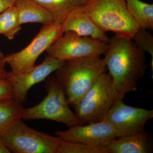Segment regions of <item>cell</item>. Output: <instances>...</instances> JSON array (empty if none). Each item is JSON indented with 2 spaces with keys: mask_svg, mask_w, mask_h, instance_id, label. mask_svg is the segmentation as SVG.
Returning <instances> with one entry per match:
<instances>
[{
  "mask_svg": "<svg viewBox=\"0 0 153 153\" xmlns=\"http://www.w3.org/2000/svg\"><path fill=\"white\" fill-rule=\"evenodd\" d=\"M103 58L114 85L119 93L137 90L138 81L145 75L147 65L145 53L132 40L115 36L110 39Z\"/></svg>",
  "mask_w": 153,
  "mask_h": 153,
  "instance_id": "obj_1",
  "label": "cell"
},
{
  "mask_svg": "<svg viewBox=\"0 0 153 153\" xmlns=\"http://www.w3.org/2000/svg\"><path fill=\"white\" fill-rule=\"evenodd\" d=\"M106 66L100 57L66 60L56 71V77L64 91L68 104H76L94 85Z\"/></svg>",
  "mask_w": 153,
  "mask_h": 153,
  "instance_id": "obj_2",
  "label": "cell"
},
{
  "mask_svg": "<svg viewBox=\"0 0 153 153\" xmlns=\"http://www.w3.org/2000/svg\"><path fill=\"white\" fill-rule=\"evenodd\" d=\"M83 9L105 32L132 40L140 27L129 13L125 0H85Z\"/></svg>",
  "mask_w": 153,
  "mask_h": 153,
  "instance_id": "obj_3",
  "label": "cell"
},
{
  "mask_svg": "<svg viewBox=\"0 0 153 153\" xmlns=\"http://www.w3.org/2000/svg\"><path fill=\"white\" fill-rule=\"evenodd\" d=\"M124 97L117 90L110 75L105 71L74 107L75 114L82 124L102 121L115 102Z\"/></svg>",
  "mask_w": 153,
  "mask_h": 153,
  "instance_id": "obj_4",
  "label": "cell"
},
{
  "mask_svg": "<svg viewBox=\"0 0 153 153\" xmlns=\"http://www.w3.org/2000/svg\"><path fill=\"white\" fill-rule=\"evenodd\" d=\"M45 87L47 96L35 106L25 108L23 119L49 120L69 127L82 125L69 108L64 91L56 76L48 78Z\"/></svg>",
  "mask_w": 153,
  "mask_h": 153,
  "instance_id": "obj_5",
  "label": "cell"
},
{
  "mask_svg": "<svg viewBox=\"0 0 153 153\" xmlns=\"http://www.w3.org/2000/svg\"><path fill=\"white\" fill-rule=\"evenodd\" d=\"M4 145L14 153H57L61 139L35 130L22 119L1 135Z\"/></svg>",
  "mask_w": 153,
  "mask_h": 153,
  "instance_id": "obj_6",
  "label": "cell"
},
{
  "mask_svg": "<svg viewBox=\"0 0 153 153\" xmlns=\"http://www.w3.org/2000/svg\"><path fill=\"white\" fill-rule=\"evenodd\" d=\"M61 24L53 22L43 25L30 44L21 51L6 56L11 71L20 72L35 66L36 60L63 34Z\"/></svg>",
  "mask_w": 153,
  "mask_h": 153,
  "instance_id": "obj_7",
  "label": "cell"
},
{
  "mask_svg": "<svg viewBox=\"0 0 153 153\" xmlns=\"http://www.w3.org/2000/svg\"><path fill=\"white\" fill-rule=\"evenodd\" d=\"M108 44L89 37L66 32L47 49V55L61 60H74L103 55Z\"/></svg>",
  "mask_w": 153,
  "mask_h": 153,
  "instance_id": "obj_8",
  "label": "cell"
},
{
  "mask_svg": "<svg viewBox=\"0 0 153 153\" xmlns=\"http://www.w3.org/2000/svg\"><path fill=\"white\" fill-rule=\"evenodd\" d=\"M153 117V110L129 106L120 99L114 105L103 120L113 127L119 137L144 131L146 123Z\"/></svg>",
  "mask_w": 153,
  "mask_h": 153,
  "instance_id": "obj_9",
  "label": "cell"
},
{
  "mask_svg": "<svg viewBox=\"0 0 153 153\" xmlns=\"http://www.w3.org/2000/svg\"><path fill=\"white\" fill-rule=\"evenodd\" d=\"M64 61L47 55L43 62L38 66L16 73L7 72L5 79L12 85L14 98L22 102H25L30 88L57 71Z\"/></svg>",
  "mask_w": 153,
  "mask_h": 153,
  "instance_id": "obj_10",
  "label": "cell"
},
{
  "mask_svg": "<svg viewBox=\"0 0 153 153\" xmlns=\"http://www.w3.org/2000/svg\"><path fill=\"white\" fill-rule=\"evenodd\" d=\"M55 134L66 141L99 146H106L118 137L113 127L105 120L70 127L68 130L57 131Z\"/></svg>",
  "mask_w": 153,
  "mask_h": 153,
  "instance_id": "obj_11",
  "label": "cell"
},
{
  "mask_svg": "<svg viewBox=\"0 0 153 153\" xmlns=\"http://www.w3.org/2000/svg\"><path fill=\"white\" fill-rule=\"evenodd\" d=\"M83 6L72 10L61 23L63 32H72L79 36L89 37L108 44L110 38L96 24Z\"/></svg>",
  "mask_w": 153,
  "mask_h": 153,
  "instance_id": "obj_12",
  "label": "cell"
},
{
  "mask_svg": "<svg viewBox=\"0 0 153 153\" xmlns=\"http://www.w3.org/2000/svg\"><path fill=\"white\" fill-rule=\"evenodd\" d=\"M108 153H151L153 138L144 131L119 137L106 146Z\"/></svg>",
  "mask_w": 153,
  "mask_h": 153,
  "instance_id": "obj_13",
  "label": "cell"
},
{
  "mask_svg": "<svg viewBox=\"0 0 153 153\" xmlns=\"http://www.w3.org/2000/svg\"><path fill=\"white\" fill-rule=\"evenodd\" d=\"M15 5L21 25L30 23L45 25L55 22L52 14L34 0H17Z\"/></svg>",
  "mask_w": 153,
  "mask_h": 153,
  "instance_id": "obj_14",
  "label": "cell"
},
{
  "mask_svg": "<svg viewBox=\"0 0 153 153\" xmlns=\"http://www.w3.org/2000/svg\"><path fill=\"white\" fill-rule=\"evenodd\" d=\"M23 102L14 97L0 100V135L16 122L23 119Z\"/></svg>",
  "mask_w": 153,
  "mask_h": 153,
  "instance_id": "obj_15",
  "label": "cell"
},
{
  "mask_svg": "<svg viewBox=\"0 0 153 153\" xmlns=\"http://www.w3.org/2000/svg\"><path fill=\"white\" fill-rule=\"evenodd\" d=\"M129 13L140 28L153 30V4L141 0H125Z\"/></svg>",
  "mask_w": 153,
  "mask_h": 153,
  "instance_id": "obj_16",
  "label": "cell"
},
{
  "mask_svg": "<svg viewBox=\"0 0 153 153\" xmlns=\"http://www.w3.org/2000/svg\"><path fill=\"white\" fill-rule=\"evenodd\" d=\"M49 11L55 22L61 24L72 10L83 6L85 0H34Z\"/></svg>",
  "mask_w": 153,
  "mask_h": 153,
  "instance_id": "obj_17",
  "label": "cell"
},
{
  "mask_svg": "<svg viewBox=\"0 0 153 153\" xmlns=\"http://www.w3.org/2000/svg\"><path fill=\"white\" fill-rule=\"evenodd\" d=\"M16 5L11 6L0 14V35L13 40L22 30Z\"/></svg>",
  "mask_w": 153,
  "mask_h": 153,
  "instance_id": "obj_18",
  "label": "cell"
},
{
  "mask_svg": "<svg viewBox=\"0 0 153 153\" xmlns=\"http://www.w3.org/2000/svg\"><path fill=\"white\" fill-rule=\"evenodd\" d=\"M57 153H108L106 146H91L61 140Z\"/></svg>",
  "mask_w": 153,
  "mask_h": 153,
  "instance_id": "obj_19",
  "label": "cell"
},
{
  "mask_svg": "<svg viewBox=\"0 0 153 153\" xmlns=\"http://www.w3.org/2000/svg\"><path fill=\"white\" fill-rule=\"evenodd\" d=\"M148 30L140 28L135 34L132 40L138 49L152 57L151 66L153 69V36Z\"/></svg>",
  "mask_w": 153,
  "mask_h": 153,
  "instance_id": "obj_20",
  "label": "cell"
},
{
  "mask_svg": "<svg viewBox=\"0 0 153 153\" xmlns=\"http://www.w3.org/2000/svg\"><path fill=\"white\" fill-rule=\"evenodd\" d=\"M13 97L12 85L6 79H0V100Z\"/></svg>",
  "mask_w": 153,
  "mask_h": 153,
  "instance_id": "obj_21",
  "label": "cell"
},
{
  "mask_svg": "<svg viewBox=\"0 0 153 153\" xmlns=\"http://www.w3.org/2000/svg\"><path fill=\"white\" fill-rule=\"evenodd\" d=\"M6 56L0 50V79H5L7 72L5 69Z\"/></svg>",
  "mask_w": 153,
  "mask_h": 153,
  "instance_id": "obj_22",
  "label": "cell"
},
{
  "mask_svg": "<svg viewBox=\"0 0 153 153\" xmlns=\"http://www.w3.org/2000/svg\"><path fill=\"white\" fill-rule=\"evenodd\" d=\"M16 1L17 0H0V14L6 9L15 5Z\"/></svg>",
  "mask_w": 153,
  "mask_h": 153,
  "instance_id": "obj_23",
  "label": "cell"
},
{
  "mask_svg": "<svg viewBox=\"0 0 153 153\" xmlns=\"http://www.w3.org/2000/svg\"><path fill=\"white\" fill-rule=\"evenodd\" d=\"M10 151L6 146L0 135V153H11Z\"/></svg>",
  "mask_w": 153,
  "mask_h": 153,
  "instance_id": "obj_24",
  "label": "cell"
}]
</instances>
